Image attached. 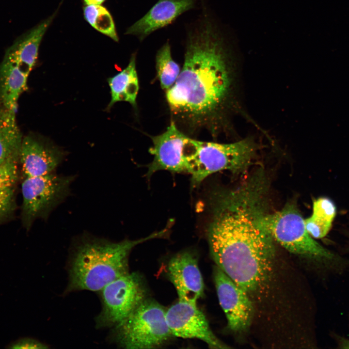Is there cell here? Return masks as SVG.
<instances>
[{
    "label": "cell",
    "mask_w": 349,
    "mask_h": 349,
    "mask_svg": "<svg viewBox=\"0 0 349 349\" xmlns=\"http://www.w3.org/2000/svg\"><path fill=\"white\" fill-rule=\"evenodd\" d=\"M201 6L186 27L183 67L166 97L176 125L215 133L233 105L235 76L225 39Z\"/></svg>",
    "instance_id": "6da1fadb"
},
{
    "label": "cell",
    "mask_w": 349,
    "mask_h": 349,
    "mask_svg": "<svg viewBox=\"0 0 349 349\" xmlns=\"http://www.w3.org/2000/svg\"><path fill=\"white\" fill-rule=\"evenodd\" d=\"M265 181L255 176L216 197L207 238L216 264L249 295L262 285L275 254L273 239L259 224Z\"/></svg>",
    "instance_id": "7a4b0ae2"
},
{
    "label": "cell",
    "mask_w": 349,
    "mask_h": 349,
    "mask_svg": "<svg viewBox=\"0 0 349 349\" xmlns=\"http://www.w3.org/2000/svg\"><path fill=\"white\" fill-rule=\"evenodd\" d=\"M167 231L165 228L146 238L119 242L83 233L72 245L66 291H99L110 282L129 272L128 257L134 247L162 237Z\"/></svg>",
    "instance_id": "3957f363"
},
{
    "label": "cell",
    "mask_w": 349,
    "mask_h": 349,
    "mask_svg": "<svg viewBox=\"0 0 349 349\" xmlns=\"http://www.w3.org/2000/svg\"><path fill=\"white\" fill-rule=\"evenodd\" d=\"M258 222L273 240L287 250L317 262L326 270L341 272L349 265V260L314 240L294 203H287L281 210L273 213L263 211Z\"/></svg>",
    "instance_id": "277c9868"
},
{
    "label": "cell",
    "mask_w": 349,
    "mask_h": 349,
    "mask_svg": "<svg viewBox=\"0 0 349 349\" xmlns=\"http://www.w3.org/2000/svg\"><path fill=\"white\" fill-rule=\"evenodd\" d=\"M257 144L250 137L231 143L197 141L190 137L186 145L187 173L193 186L208 176L222 170L238 173L251 163Z\"/></svg>",
    "instance_id": "5b68a950"
},
{
    "label": "cell",
    "mask_w": 349,
    "mask_h": 349,
    "mask_svg": "<svg viewBox=\"0 0 349 349\" xmlns=\"http://www.w3.org/2000/svg\"><path fill=\"white\" fill-rule=\"evenodd\" d=\"M166 311L155 300L146 298L114 327L115 341L126 349H152L162 345L172 335Z\"/></svg>",
    "instance_id": "8992f818"
},
{
    "label": "cell",
    "mask_w": 349,
    "mask_h": 349,
    "mask_svg": "<svg viewBox=\"0 0 349 349\" xmlns=\"http://www.w3.org/2000/svg\"><path fill=\"white\" fill-rule=\"evenodd\" d=\"M75 175L55 173L45 175L24 178L21 185V217L29 230L38 219L46 220L52 211L70 195Z\"/></svg>",
    "instance_id": "52a82bcc"
},
{
    "label": "cell",
    "mask_w": 349,
    "mask_h": 349,
    "mask_svg": "<svg viewBox=\"0 0 349 349\" xmlns=\"http://www.w3.org/2000/svg\"><path fill=\"white\" fill-rule=\"evenodd\" d=\"M99 291L102 308L95 320L98 328L116 326L146 298L143 280L135 272L120 276Z\"/></svg>",
    "instance_id": "ba28073f"
},
{
    "label": "cell",
    "mask_w": 349,
    "mask_h": 349,
    "mask_svg": "<svg viewBox=\"0 0 349 349\" xmlns=\"http://www.w3.org/2000/svg\"><path fill=\"white\" fill-rule=\"evenodd\" d=\"M213 278L228 328L234 332L245 331L250 325L254 314L249 295L217 266L214 268Z\"/></svg>",
    "instance_id": "9c48e42d"
},
{
    "label": "cell",
    "mask_w": 349,
    "mask_h": 349,
    "mask_svg": "<svg viewBox=\"0 0 349 349\" xmlns=\"http://www.w3.org/2000/svg\"><path fill=\"white\" fill-rule=\"evenodd\" d=\"M166 319L173 336L200 339L211 349L230 348L214 334L196 304L178 300L166 310Z\"/></svg>",
    "instance_id": "30bf717a"
},
{
    "label": "cell",
    "mask_w": 349,
    "mask_h": 349,
    "mask_svg": "<svg viewBox=\"0 0 349 349\" xmlns=\"http://www.w3.org/2000/svg\"><path fill=\"white\" fill-rule=\"evenodd\" d=\"M151 138L153 144L149 152L153 159L148 166L147 176L162 170L187 173L186 149L190 137L171 121L164 132Z\"/></svg>",
    "instance_id": "8fae6325"
},
{
    "label": "cell",
    "mask_w": 349,
    "mask_h": 349,
    "mask_svg": "<svg viewBox=\"0 0 349 349\" xmlns=\"http://www.w3.org/2000/svg\"><path fill=\"white\" fill-rule=\"evenodd\" d=\"M65 156L63 149L49 141L35 136L24 137L19 152L24 178L55 173Z\"/></svg>",
    "instance_id": "7c38bea8"
},
{
    "label": "cell",
    "mask_w": 349,
    "mask_h": 349,
    "mask_svg": "<svg viewBox=\"0 0 349 349\" xmlns=\"http://www.w3.org/2000/svg\"><path fill=\"white\" fill-rule=\"evenodd\" d=\"M168 274L179 301L195 304L203 296V279L197 259L192 253L182 252L172 257L168 263Z\"/></svg>",
    "instance_id": "4fadbf2b"
},
{
    "label": "cell",
    "mask_w": 349,
    "mask_h": 349,
    "mask_svg": "<svg viewBox=\"0 0 349 349\" xmlns=\"http://www.w3.org/2000/svg\"><path fill=\"white\" fill-rule=\"evenodd\" d=\"M197 0H158L125 34L135 35L141 42L155 31L173 23L184 13L194 8Z\"/></svg>",
    "instance_id": "5bb4252c"
},
{
    "label": "cell",
    "mask_w": 349,
    "mask_h": 349,
    "mask_svg": "<svg viewBox=\"0 0 349 349\" xmlns=\"http://www.w3.org/2000/svg\"><path fill=\"white\" fill-rule=\"evenodd\" d=\"M55 16V14L19 36L5 52V55L13 60L28 76L36 63L41 41Z\"/></svg>",
    "instance_id": "9a60e30c"
},
{
    "label": "cell",
    "mask_w": 349,
    "mask_h": 349,
    "mask_svg": "<svg viewBox=\"0 0 349 349\" xmlns=\"http://www.w3.org/2000/svg\"><path fill=\"white\" fill-rule=\"evenodd\" d=\"M28 77L13 60L4 55L0 64V103L16 111L18 98L27 89Z\"/></svg>",
    "instance_id": "2e32d148"
},
{
    "label": "cell",
    "mask_w": 349,
    "mask_h": 349,
    "mask_svg": "<svg viewBox=\"0 0 349 349\" xmlns=\"http://www.w3.org/2000/svg\"><path fill=\"white\" fill-rule=\"evenodd\" d=\"M136 54L131 55L127 66L122 71L107 79L110 88L111 99L106 110L109 111L118 102L129 103L136 107V99L139 90L136 70Z\"/></svg>",
    "instance_id": "e0dca14e"
},
{
    "label": "cell",
    "mask_w": 349,
    "mask_h": 349,
    "mask_svg": "<svg viewBox=\"0 0 349 349\" xmlns=\"http://www.w3.org/2000/svg\"><path fill=\"white\" fill-rule=\"evenodd\" d=\"M22 139L16 111L0 103V164L19 151Z\"/></svg>",
    "instance_id": "ac0fdd59"
},
{
    "label": "cell",
    "mask_w": 349,
    "mask_h": 349,
    "mask_svg": "<svg viewBox=\"0 0 349 349\" xmlns=\"http://www.w3.org/2000/svg\"><path fill=\"white\" fill-rule=\"evenodd\" d=\"M155 62L160 86L167 91L174 84L181 71L179 65L173 59L168 40L158 50Z\"/></svg>",
    "instance_id": "d6986e66"
},
{
    "label": "cell",
    "mask_w": 349,
    "mask_h": 349,
    "mask_svg": "<svg viewBox=\"0 0 349 349\" xmlns=\"http://www.w3.org/2000/svg\"><path fill=\"white\" fill-rule=\"evenodd\" d=\"M86 21L100 32L118 41L114 23L109 12L101 5H87L83 9Z\"/></svg>",
    "instance_id": "ffe728a7"
},
{
    "label": "cell",
    "mask_w": 349,
    "mask_h": 349,
    "mask_svg": "<svg viewBox=\"0 0 349 349\" xmlns=\"http://www.w3.org/2000/svg\"><path fill=\"white\" fill-rule=\"evenodd\" d=\"M19 152L0 164V190L14 187L17 179Z\"/></svg>",
    "instance_id": "44dd1931"
},
{
    "label": "cell",
    "mask_w": 349,
    "mask_h": 349,
    "mask_svg": "<svg viewBox=\"0 0 349 349\" xmlns=\"http://www.w3.org/2000/svg\"><path fill=\"white\" fill-rule=\"evenodd\" d=\"M335 214V206L330 199L320 197L314 201L312 215L332 223Z\"/></svg>",
    "instance_id": "7402d4cb"
},
{
    "label": "cell",
    "mask_w": 349,
    "mask_h": 349,
    "mask_svg": "<svg viewBox=\"0 0 349 349\" xmlns=\"http://www.w3.org/2000/svg\"><path fill=\"white\" fill-rule=\"evenodd\" d=\"M15 208L14 188L0 190V224L12 216Z\"/></svg>",
    "instance_id": "603a6c76"
},
{
    "label": "cell",
    "mask_w": 349,
    "mask_h": 349,
    "mask_svg": "<svg viewBox=\"0 0 349 349\" xmlns=\"http://www.w3.org/2000/svg\"><path fill=\"white\" fill-rule=\"evenodd\" d=\"M306 229L310 235L316 238L324 237L329 231L332 223L321 221L313 216L304 220Z\"/></svg>",
    "instance_id": "cb8c5ba5"
},
{
    "label": "cell",
    "mask_w": 349,
    "mask_h": 349,
    "mask_svg": "<svg viewBox=\"0 0 349 349\" xmlns=\"http://www.w3.org/2000/svg\"><path fill=\"white\" fill-rule=\"evenodd\" d=\"M8 349H46L48 347L45 344L33 338L24 337L10 343Z\"/></svg>",
    "instance_id": "d4e9b609"
},
{
    "label": "cell",
    "mask_w": 349,
    "mask_h": 349,
    "mask_svg": "<svg viewBox=\"0 0 349 349\" xmlns=\"http://www.w3.org/2000/svg\"><path fill=\"white\" fill-rule=\"evenodd\" d=\"M339 348L349 349V339L336 335L335 337Z\"/></svg>",
    "instance_id": "484cf974"
},
{
    "label": "cell",
    "mask_w": 349,
    "mask_h": 349,
    "mask_svg": "<svg viewBox=\"0 0 349 349\" xmlns=\"http://www.w3.org/2000/svg\"><path fill=\"white\" fill-rule=\"evenodd\" d=\"M105 0H84L86 5L95 4L101 5Z\"/></svg>",
    "instance_id": "4316f807"
}]
</instances>
